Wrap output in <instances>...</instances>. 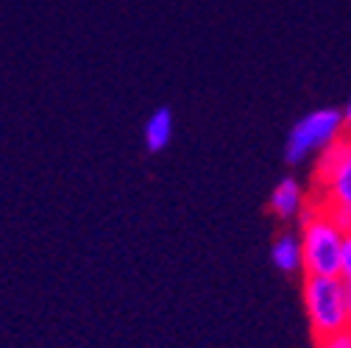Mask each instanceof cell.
I'll return each instance as SVG.
<instances>
[{
    "mask_svg": "<svg viewBox=\"0 0 351 348\" xmlns=\"http://www.w3.org/2000/svg\"><path fill=\"white\" fill-rule=\"evenodd\" d=\"M271 212L279 217V221H293V217H301L306 209V198H304V187L293 179L285 176L279 179V184L271 190V201H268Z\"/></svg>",
    "mask_w": 351,
    "mask_h": 348,
    "instance_id": "obj_5",
    "label": "cell"
},
{
    "mask_svg": "<svg viewBox=\"0 0 351 348\" xmlns=\"http://www.w3.org/2000/svg\"><path fill=\"white\" fill-rule=\"evenodd\" d=\"M318 203L335 214L351 212V134L340 137L321 156H315Z\"/></svg>",
    "mask_w": 351,
    "mask_h": 348,
    "instance_id": "obj_4",
    "label": "cell"
},
{
    "mask_svg": "<svg viewBox=\"0 0 351 348\" xmlns=\"http://www.w3.org/2000/svg\"><path fill=\"white\" fill-rule=\"evenodd\" d=\"M346 117L340 109H315L306 112L285 140V162L287 164H301L313 153H324L329 145H335L340 137H346Z\"/></svg>",
    "mask_w": 351,
    "mask_h": 348,
    "instance_id": "obj_3",
    "label": "cell"
},
{
    "mask_svg": "<svg viewBox=\"0 0 351 348\" xmlns=\"http://www.w3.org/2000/svg\"><path fill=\"white\" fill-rule=\"evenodd\" d=\"M173 140V112L167 106H159L151 112V117L143 125V142L148 153H162Z\"/></svg>",
    "mask_w": 351,
    "mask_h": 348,
    "instance_id": "obj_7",
    "label": "cell"
},
{
    "mask_svg": "<svg viewBox=\"0 0 351 348\" xmlns=\"http://www.w3.org/2000/svg\"><path fill=\"white\" fill-rule=\"evenodd\" d=\"M318 348H351V329H346V332H340L329 340H321Z\"/></svg>",
    "mask_w": 351,
    "mask_h": 348,
    "instance_id": "obj_8",
    "label": "cell"
},
{
    "mask_svg": "<svg viewBox=\"0 0 351 348\" xmlns=\"http://www.w3.org/2000/svg\"><path fill=\"white\" fill-rule=\"evenodd\" d=\"M301 221V245H304V273L306 276H340L346 229L340 217L324 203H306Z\"/></svg>",
    "mask_w": 351,
    "mask_h": 348,
    "instance_id": "obj_1",
    "label": "cell"
},
{
    "mask_svg": "<svg viewBox=\"0 0 351 348\" xmlns=\"http://www.w3.org/2000/svg\"><path fill=\"white\" fill-rule=\"evenodd\" d=\"M340 279L346 284H351V237L346 240V251H343V268H340Z\"/></svg>",
    "mask_w": 351,
    "mask_h": 348,
    "instance_id": "obj_9",
    "label": "cell"
},
{
    "mask_svg": "<svg viewBox=\"0 0 351 348\" xmlns=\"http://www.w3.org/2000/svg\"><path fill=\"white\" fill-rule=\"evenodd\" d=\"M343 117H346V132L351 134V101H348V106L343 109Z\"/></svg>",
    "mask_w": 351,
    "mask_h": 348,
    "instance_id": "obj_11",
    "label": "cell"
},
{
    "mask_svg": "<svg viewBox=\"0 0 351 348\" xmlns=\"http://www.w3.org/2000/svg\"><path fill=\"white\" fill-rule=\"evenodd\" d=\"M304 307H306V318H310V326L318 343L351 329L348 303H346V282L340 276H306L304 279Z\"/></svg>",
    "mask_w": 351,
    "mask_h": 348,
    "instance_id": "obj_2",
    "label": "cell"
},
{
    "mask_svg": "<svg viewBox=\"0 0 351 348\" xmlns=\"http://www.w3.org/2000/svg\"><path fill=\"white\" fill-rule=\"evenodd\" d=\"M340 217V223H343V229H346V234L351 237V212H343V214H337Z\"/></svg>",
    "mask_w": 351,
    "mask_h": 348,
    "instance_id": "obj_10",
    "label": "cell"
},
{
    "mask_svg": "<svg viewBox=\"0 0 351 348\" xmlns=\"http://www.w3.org/2000/svg\"><path fill=\"white\" fill-rule=\"evenodd\" d=\"M346 303H348V321H351V284H346Z\"/></svg>",
    "mask_w": 351,
    "mask_h": 348,
    "instance_id": "obj_12",
    "label": "cell"
},
{
    "mask_svg": "<svg viewBox=\"0 0 351 348\" xmlns=\"http://www.w3.org/2000/svg\"><path fill=\"white\" fill-rule=\"evenodd\" d=\"M271 262L285 273L293 276L298 271H304V245H301V234L285 232L274 240L271 245Z\"/></svg>",
    "mask_w": 351,
    "mask_h": 348,
    "instance_id": "obj_6",
    "label": "cell"
}]
</instances>
